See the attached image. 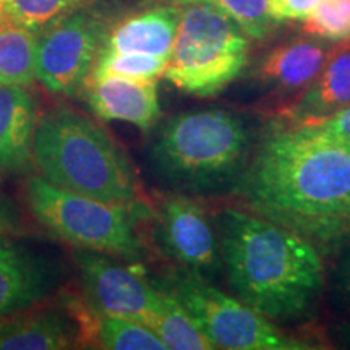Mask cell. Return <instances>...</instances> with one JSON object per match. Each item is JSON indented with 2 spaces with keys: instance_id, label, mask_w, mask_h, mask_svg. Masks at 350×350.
Returning a JSON list of instances; mask_svg holds the SVG:
<instances>
[{
  "instance_id": "27",
  "label": "cell",
  "mask_w": 350,
  "mask_h": 350,
  "mask_svg": "<svg viewBox=\"0 0 350 350\" xmlns=\"http://www.w3.org/2000/svg\"><path fill=\"white\" fill-rule=\"evenodd\" d=\"M18 226V217H16L15 209L8 201L0 196V234H12Z\"/></svg>"
},
{
  "instance_id": "6",
  "label": "cell",
  "mask_w": 350,
  "mask_h": 350,
  "mask_svg": "<svg viewBox=\"0 0 350 350\" xmlns=\"http://www.w3.org/2000/svg\"><path fill=\"white\" fill-rule=\"evenodd\" d=\"M33 216L52 235L83 250L106 253L137 261L143 247L137 234L144 203L116 204L83 196L52 185L41 175L26 185Z\"/></svg>"
},
{
  "instance_id": "1",
  "label": "cell",
  "mask_w": 350,
  "mask_h": 350,
  "mask_svg": "<svg viewBox=\"0 0 350 350\" xmlns=\"http://www.w3.org/2000/svg\"><path fill=\"white\" fill-rule=\"evenodd\" d=\"M234 190L245 209L329 252L350 235V144L278 125L255 148Z\"/></svg>"
},
{
  "instance_id": "19",
  "label": "cell",
  "mask_w": 350,
  "mask_h": 350,
  "mask_svg": "<svg viewBox=\"0 0 350 350\" xmlns=\"http://www.w3.org/2000/svg\"><path fill=\"white\" fill-rule=\"evenodd\" d=\"M159 288L163 294L148 326L159 336L165 347L170 350H213V344L203 334L190 313L174 295L163 287Z\"/></svg>"
},
{
  "instance_id": "8",
  "label": "cell",
  "mask_w": 350,
  "mask_h": 350,
  "mask_svg": "<svg viewBox=\"0 0 350 350\" xmlns=\"http://www.w3.org/2000/svg\"><path fill=\"white\" fill-rule=\"evenodd\" d=\"M107 26L98 13L73 10L38 34L36 80L49 93H81Z\"/></svg>"
},
{
  "instance_id": "11",
  "label": "cell",
  "mask_w": 350,
  "mask_h": 350,
  "mask_svg": "<svg viewBox=\"0 0 350 350\" xmlns=\"http://www.w3.org/2000/svg\"><path fill=\"white\" fill-rule=\"evenodd\" d=\"M55 284V268L46 256L0 234V317L47 299Z\"/></svg>"
},
{
  "instance_id": "9",
  "label": "cell",
  "mask_w": 350,
  "mask_h": 350,
  "mask_svg": "<svg viewBox=\"0 0 350 350\" xmlns=\"http://www.w3.org/2000/svg\"><path fill=\"white\" fill-rule=\"evenodd\" d=\"M154 240L164 255L204 278L221 269L222 258L217 232L204 209L185 193L164 195L157 200Z\"/></svg>"
},
{
  "instance_id": "12",
  "label": "cell",
  "mask_w": 350,
  "mask_h": 350,
  "mask_svg": "<svg viewBox=\"0 0 350 350\" xmlns=\"http://www.w3.org/2000/svg\"><path fill=\"white\" fill-rule=\"evenodd\" d=\"M81 93L100 120H120L148 130L161 117L156 80L117 75L90 77Z\"/></svg>"
},
{
  "instance_id": "17",
  "label": "cell",
  "mask_w": 350,
  "mask_h": 350,
  "mask_svg": "<svg viewBox=\"0 0 350 350\" xmlns=\"http://www.w3.org/2000/svg\"><path fill=\"white\" fill-rule=\"evenodd\" d=\"M78 344L80 331L67 306L65 312L41 310L0 327V350H62Z\"/></svg>"
},
{
  "instance_id": "16",
  "label": "cell",
  "mask_w": 350,
  "mask_h": 350,
  "mask_svg": "<svg viewBox=\"0 0 350 350\" xmlns=\"http://www.w3.org/2000/svg\"><path fill=\"white\" fill-rule=\"evenodd\" d=\"M332 47L314 39H295L278 46L265 57L258 78L282 96L304 91L325 67Z\"/></svg>"
},
{
  "instance_id": "13",
  "label": "cell",
  "mask_w": 350,
  "mask_h": 350,
  "mask_svg": "<svg viewBox=\"0 0 350 350\" xmlns=\"http://www.w3.org/2000/svg\"><path fill=\"white\" fill-rule=\"evenodd\" d=\"M347 106H350V39L332 47L318 77L294 100L279 109V113L286 122L282 126H297L326 119Z\"/></svg>"
},
{
  "instance_id": "30",
  "label": "cell",
  "mask_w": 350,
  "mask_h": 350,
  "mask_svg": "<svg viewBox=\"0 0 350 350\" xmlns=\"http://www.w3.org/2000/svg\"><path fill=\"white\" fill-rule=\"evenodd\" d=\"M0 2H2V0H0Z\"/></svg>"
},
{
  "instance_id": "21",
  "label": "cell",
  "mask_w": 350,
  "mask_h": 350,
  "mask_svg": "<svg viewBox=\"0 0 350 350\" xmlns=\"http://www.w3.org/2000/svg\"><path fill=\"white\" fill-rule=\"evenodd\" d=\"M165 65H167V59L164 57L99 51L90 77L117 75L138 78V80H157L159 77H164Z\"/></svg>"
},
{
  "instance_id": "20",
  "label": "cell",
  "mask_w": 350,
  "mask_h": 350,
  "mask_svg": "<svg viewBox=\"0 0 350 350\" xmlns=\"http://www.w3.org/2000/svg\"><path fill=\"white\" fill-rule=\"evenodd\" d=\"M80 2L81 0H2L0 13L39 34L75 10Z\"/></svg>"
},
{
  "instance_id": "25",
  "label": "cell",
  "mask_w": 350,
  "mask_h": 350,
  "mask_svg": "<svg viewBox=\"0 0 350 350\" xmlns=\"http://www.w3.org/2000/svg\"><path fill=\"white\" fill-rule=\"evenodd\" d=\"M297 126H305V129L317 131L319 135H325L327 138L350 144V106L342 109V111L332 113V116L326 117V119Z\"/></svg>"
},
{
  "instance_id": "18",
  "label": "cell",
  "mask_w": 350,
  "mask_h": 350,
  "mask_svg": "<svg viewBox=\"0 0 350 350\" xmlns=\"http://www.w3.org/2000/svg\"><path fill=\"white\" fill-rule=\"evenodd\" d=\"M36 49L38 34L0 13V85L31 86Z\"/></svg>"
},
{
  "instance_id": "5",
  "label": "cell",
  "mask_w": 350,
  "mask_h": 350,
  "mask_svg": "<svg viewBox=\"0 0 350 350\" xmlns=\"http://www.w3.org/2000/svg\"><path fill=\"white\" fill-rule=\"evenodd\" d=\"M164 77L183 93L209 98L226 90L248 60V34L221 8L183 2Z\"/></svg>"
},
{
  "instance_id": "26",
  "label": "cell",
  "mask_w": 350,
  "mask_h": 350,
  "mask_svg": "<svg viewBox=\"0 0 350 350\" xmlns=\"http://www.w3.org/2000/svg\"><path fill=\"white\" fill-rule=\"evenodd\" d=\"M321 0H269V15L274 21L306 20Z\"/></svg>"
},
{
  "instance_id": "10",
  "label": "cell",
  "mask_w": 350,
  "mask_h": 350,
  "mask_svg": "<svg viewBox=\"0 0 350 350\" xmlns=\"http://www.w3.org/2000/svg\"><path fill=\"white\" fill-rule=\"evenodd\" d=\"M77 261L88 304L109 317L135 319L148 326L163 294L154 281L99 252L78 253Z\"/></svg>"
},
{
  "instance_id": "24",
  "label": "cell",
  "mask_w": 350,
  "mask_h": 350,
  "mask_svg": "<svg viewBox=\"0 0 350 350\" xmlns=\"http://www.w3.org/2000/svg\"><path fill=\"white\" fill-rule=\"evenodd\" d=\"M340 252L329 274V295L332 306L350 310V235L339 245Z\"/></svg>"
},
{
  "instance_id": "14",
  "label": "cell",
  "mask_w": 350,
  "mask_h": 350,
  "mask_svg": "<svg viewBox=\"0 0 350 350\" xmlns=\"http://www.w3.org/2000/svg\"><path fill=\"white\" fill-rule=\"evenodd\" d=\"M182 5H161L142 10L117 21L107 28L100 51L133 52L169 59L178 23Z\"/></svg>"
},
{
  "instance_id": "15",
  "label": "cell",
  "mask_w": 350,
  "mask_h": 350,
  "mask_svg": "<svg viewBox=\"0 0 350 350\" xmlns=\"http://www.w3.org/2000/svg\"><path fill=\"white\" fill-rule=\"evenodd\" d=\"M36 125V104L26 88L0 85V174L23 170L33 163Z\"/></svg>"
},
{
  "instance_id": "22",
  "label": "cell",
  "mask_w": 350,
  "mask_h": 350,
  "mask_svg": "<svg viewBox=\"0 0 350 350\" xmlns=\"http://www.w3.org/2000/svg\"><path fill=\"white\" fill-rule=\"evenodd\" d=\"M304 31L329 41L350 39V0H321L308 18Z\"/></svg>"
},
{
  "instance_id": "23",
  "label": "cell",
  "mask_w": 350,
  "mask_h": 350,
  "mask_svg": "<svg viewBox=\"0 0 350 350\" xmlns=\"http://www.w3.org/2000/svg\"><path fill=\"white\" fill-rule=\"evenodd\" d=\"M191 2V0H175V3ZM221 8L250 38L261 39L269 33L274 20L269 15V0H203Z\"/></svg>"
},
{
  "instance_id": "29",
  "label": "cell",
  "mask_w": 350,
  "mask_h": 350,
  "mask_svg": "<svg viewBox=\"0 0 350 350\" xmlns=\"http://www.w3.org/2000/svg\"><path fill=\"white\" fill-rule=\"evenodd\" d=\"M3 326V321H2V319H0V327H2Z\"/></svg>"
},
{
  "instance_id": "28",
  "label": "cell",
  "mask_w": 350,
  "mask_h": 350,
  "mask_svg": "<svg viewBox=\"0 0 350 350\" xmlns=\"http://www.w3.org/2000/svg\"><path fill=\"white\" fill-rule=\"evenodd\" d=\"M331 339L338 347L350 349V319L340 321L331 329Z\"/></svg>"
},
{
  "instance_id": "4",
  "label": "cell",
  "mask_w": 350,
  "mask_h": 350,
  "mask_svg": "<svg viewBox=\"0 0 350 350\" xmlns=\"http://www.w3.org/2000/svg\"><path fill=\"white\" fill-rule=\"evenodd\" d=\"M33 163L52 185L116 204H138L139 183L125 151L86 116L55 109L38 119Z\"/></svg>"
},
{
  "instance_id": "3",
  "label": "cell",
  "mask_w": 350,
  "mask_h": 350,
  "mask_svg": "<svg viewBox=\"0 0 350 350\" xmlns=\"http://www.w3.org/2000/svg\"><path fill=\"white\" fill-rule=\"evenodd\" d=\"M255 151L242 117L222 107L175 113L152 139L148 159L165 185L185 195L235 187Z\"/></svg>"
},
{
  "instance_id": "2",
  "label": "cell",
  "mask_w": 350,
  "mask_h": 350,
  "mask_svg": "<svg viewBox=\"0 0 350 350\" xmlns=\"http://www.w3.org/2000/svg\"><path fill=\"white\" fill-rule=\"evenodd\" d=\"M216 224L222 266L239 300L273 323L312 314L326 286L317 245L245 208H224Z\"/></svg>"
},
{
  "instance_id": "7",
  "label": "cell",
  "mask_w": 350,
  "mask_h": 350,
  "mask_svg": "<svg viewBox=\"0 0 350 350\" xmlns=\"http://www.w3.org/2000/svg\"><path fill=\"white\" fill-rule=\"evenodd\" d=\"M190 313L214 349L227 350H314L313 340L287 334L237 297L213 286L204 275L182 269L157 281Z\"/></svg>"
}]
</instances>
